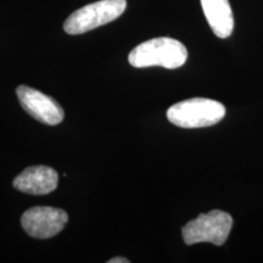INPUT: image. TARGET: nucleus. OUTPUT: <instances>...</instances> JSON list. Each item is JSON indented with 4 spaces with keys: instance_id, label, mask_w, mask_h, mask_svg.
<instances>
[{
    "instance_id": "f257e3e1",
    "label": "nucleus",
    "mask_w": 263,
    "mask_h": 263,
    "mask_svg": "<svg viewBox=\"0 0 263 263\" xmlns=\"http://www.w3.org/2000/svg\"><path fill=\"white\" fill-rule=\"evenodd\" d=\"M188 50L179 41L168 37L154 38L141 43L130 51L128 61L133 67L144 68L151 66L174 70L185 64Z\"/></svg>"
},
{
    "instance_id": "f03ea898",
    "label": "nucleus",
    "mask_w": 263,
    "mask_h": 263,
    "mask_svg": "<svg viewBox=\"0 0 263 263\" xmlns=\"http://www.w3.org/2000/svg\"><path fill=\"white\" fill-rule=\"evenodd\" d=\"M226 116V107L211 99L194 98L174 104L167 111L171 123L180 128H203L218 123Z\"/></svg>"
},
{
    "instance_id": "7ed1b4c3",
    "label": "nucleus",
    "mask_w": 263,
    "mask_h": 263,
    "mask_svg": "<svg viewBox=\"0 0 263 263\" xmlns=\"http://www.w3.org/2000/svg\"><path fill=\"white\" fill-rule=\"evenodd\" d=\"M127 8L126 0H100L76 10L64 24L67 34H83L120 17Z\"/></svg>"
},
{
    "instance_id": "20e7f679",
    "label": "nucleus",
    "mask_w": 263,
    "mask_h": 263,
    "mask_svg": "<svg viewBox=\"0 0 263 263\" xmlns=\"http://www.w3.org/2000/svg\"><path fill=\"white\" fill-rule=\"evenodd\" d=\"M233 227V218L229 213L221 210H212L209 213H201L195 219L183 227L182 234L186 245L197 242H212L221 246L228 239Z\"/></svg>"
},
{
    "instance_id": "39448f33",
    "label": "nucleus",
    "mask_w": 263,
    "mask_h": 263,
    "mask_svg": "<svg viewBox=\"0 0 263 263\" xmlns=\"http://www.w3.org/2000/svg\"><path fill=\"white\" fill-rule=\"evenodd\" d=\"M68 216L64 210L49 206H35L21 217L22 228L35 239H49L65 228Z\"/></svg>"
},
{
    "instance_id": "423d86ee",
    "label": "nucleus",
    "mask_w": 263,
    "mask_h": 263,
    "mask_svg": "<svg viewBox=\"0 0 263 263\" xmlns=\"http://www.w3.org/2000/svg\"><path fill=\"white\" fill-rule=\"evenodd\" d=\"M20 104L27 114L39 122L55 126L62 122L65 112L54 99L27 85H20L16 89Z\"/></svg>"
},
{
    "instance_id": "0eeeda50",
    "label": "nucleus",
    "mask_w": 263,
    "mask_h": 263,
    "mask_svg": "<svg viewBox=\"0 0 263 263\" xmlns=\"http://www.w3.org/2000/svg\"><path fill=\"white\" fill-rule=\"evenodd\" d=\"M59 174L48 166H33L22 171L14 179L15 189L31 195H45L58 188Z\"/></svg>"
},
{
    "instance_id": "6e6552de",
    "label": "nucleus",
    "mask_w": 263,
    "mask_h": 263,
    "mask_svg": "<svg viewBox=\"0 0 263 263\" xmlns=\"http://www.w3.org/2000/svg\"><path fill=\"white\" fill-rule=\"evenodd\" d=\"M207 22L218 38H228L234 29V17L228 0H200Z\"/></svg>"
},
{
    "instance_id": "1a4fd4ad",
    "label": "nucleus",
    "mask_w": 263,
    "mask_h": 263,
    "mask_svg": "<svg viewBox=\"0 0 263 263\" xmlns=\"http://www.w3.org/2000/svg\"><path fill=\"white\" fill-rule=\"evenodd\" d=\"M128 262L129 261L124 257H115V258H111L107 261V263H128Z\"/></svg>"
}]
</instances>
